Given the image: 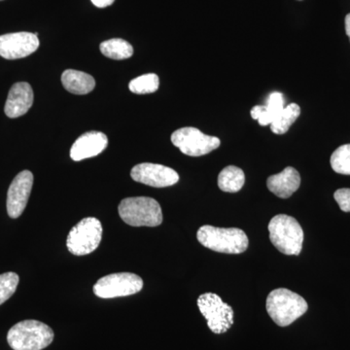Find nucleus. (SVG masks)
Listing matches in <instances>:
<instances>
[{"instance_id":"20","label":"nucleus","mask_w":350,"mask_h":350,"mask_svg":"<svg viewBox=\"0 0 350 350\" xmlns=\"http://www.w3.org/2000/svg\"><path fill=\"white\" fill-rule=\"evenodd\" d=\"M100 49L105 57L117 61L129 59L133 55V46L128 41L121 38L105 41L100 44Z\"/></svg>"},{"instance_id":"7","label":"nucleus","mask_w":350,"mask_h":350,"mask_svg":"<svg viewBox=\"0 0 350 350\" xmlns=\"http://www.w3.org/2000/svg\"><path fill=\"white\" fill-rule=\"evenodd\" d=\"M197 303L200 313L204 315L207 325L214 334L226 333L234 324V310L224 303L218 295H200Z\"/></svg>"},{"instance_id":"2","label":"nucleus","mask_w":350,"mask_h":350,"mask_svg":"<svg viewBox=\"0 0 350 350\" xmlns=\"http://www.w3.org/2000/svg\"><path fill=\"white\" fill-rule=\"evenodd\" d=\"M266 308L275 324L286 327L305 314L308 306L300 295L285 288H278L269 294Z\"/></svg>"},{"instance_id":"16","label":"nucleus","mask_w":350,"mask_h":350,"mask_svg":"<svg viewBox=\"0 0 350 350\" xmlns=\"http://www.w3.org/2000/svg\"><path fill=\"white\" fill-rule=\"evenodd\" d=\"M283 108H284L283 94L275 92L269 94L266 105H257L252 108L250 112L251 117L257 120L262 126L271 125Z\"/></svg>"},{"instance_id":"25","label":"nucleus","mask_w":350,"mask_h":350,"mask_svg":"<svg viewBox=\"0 0 350 350\" xmlns=\"http://www.w3.org/2000/svg\"><path fill=\"white\" fill-rule=\"evenodd\" d=\"M93 2L94 6L98 7V8H105L112 5L114 3L115 0H91Z\"/></svg>"},{"instance_id":"26","label":"nucleus","mask_w":350,"mask_h":350,"mask_svg":"<svg viewBox=\"0 0 350 350\" xmlns=\"http://www.w3.org/2000/svg\"><path fill=\"white\" fill-rule=\"evenodd\" d=\"M345 32H347V36H349L350 41V13L347 14V17H345Z\"/></svg>"},{"instance_id":"6","label":"nucleus","mask_w":350,"mask_h":350,"mask_svg":"<svg viewBox=\"0 0 350 350\" xmlns=\"http://www.w3.org/2000/svg\"><path fill=\"white\" fill-rule=\"evenodd\" d=\"M103 239V226L94 217L82 219L69 232L66 246L69 252L76 256H84L94 252Z\"/></svg>"},{"instance_id":"11","label":"nucleus","mask_w":350,"mask_h":350,"mask_svg":"<svg viewBox=\"0 0 350 350\" xmlns=\"http://www.w3.org/2000/svg\"><path fill=\"white\" fill-rule=\"evenodd\" d=\"M38 47V33L15 32L0 36V57L4 59H23L36 52Z\"/></svg>"},{"instance_id":"15","label":"nucleus","mask_w":350,"mask_h":350,"mask_svg":"<svg viewBox=\"0 0 350 350\" xmlns=\"http://www.w3.org/2000/svg\"><path fill=\"white\" fill-rule=\"evenodd\" d=\"M301 185V175L294 167H287L280 174L271 175L267 180V186L278 198L288 199Z\"/></svg>"},{"instance_id":"4","label":"nucleus","mask_w":350,"mask_h":350,"mask_svg":"<svg viewBox=\"0 0 350 350\" xmlns=\"http://www.w3.org/2000/svg\"><path fill=\"white\" fill-rule=\"evenodd\" d=\"M269 239L273 246L285 255L300 254L304 243V231L296 219L280 214L269 223Z\"/></svg>"},{"instance_id":"8","label":"nucleus","mask_w":350,"mask_h":350,"mask_svg":"<svg viewBox=\"0 0 350 350\" xmlns=\"http://www.w3.org/2000/svg\"><path fill=\"white\" fill-rule=\"evenodd\" d=\"M144 280L131 273H112L101 278L94 286V293L98 298L113 299L131 296L142 291Z\"/></svg>"},{"instance_id":"1","label":"nucleus","mask_w":350,"mask_h":350,"mask_svg":"<svg viewBox=\"0 0 350 350\" xmlns=\"http://www.w3.org/2000/svg\"><path fill=\"white\" fill-rule=\"evenodd\" d=\"M199 243L208 250L226 254H241L248 247L247 236L238 228H216L204 225L197 232Z\"/></svg>"},{"instance_id":"12","label":"nucleus","mask_w":350,"mask_h":350,"mask_svg":"<svg viewBox=\"0 0 350 350\" xmlns=\"http://www.w3.org/2000/svg\"><path fill=\"white\" fill-rule=\"evenodd\" d=\"M33 185V174L23 170L13 179L7 193V213L11 218L20 217L24 213Z\"/></svg>"},{"instance_id":"23","label":"nucleus","mask_w":350,"mask_h":350,"mask_svg":"<svg viewBox=\"0 0 350 350\" xmlns=\"http://www.w3.org/2000/svg\"><path fill=\"white\" fill-rule=\"evenodd\" d=\"M19 280V275L11 271L0 275V306L13 296L17 290Z\"/></svg>"},{"instance_id":"22","label":"nucleus","mask_w":350,"mask_h":350,"mask_svg":"<svg viewBox=\"0 0 350 350\" xmlns=\"http://www.w3.org/2000/svg\"><path fill=\"white\" fill-rule=\"evenodd\" d=\"M331 167L337 174L350 175V144L342 145L331 156Z\"/></svg>"},{"instance_id":"21","label":"nucleus","mask_w":350,"mask_h":350,"mask_svg":"<svg viewBox=\"0 0 350 350\" xmlns=\"http://www.w3.org/2000/svg\"><path fill=\"white\" fill-rule=\"evenodd\" d=\"M159 86H160V79H159L158 75H154V73L138 76L131 80L129 85L131 93L137 94L155 93L159 89Z\"/></svg>"},{"instance_id":"14","label":"nucleus","mask_w":350,"mask_h":350,"mask_svg":"<svg viewBox=\"0 0 350 350\" xmlns=\"http://www.w3.org/2000/svg\"><path fill=\"white\" fill-rule=\"evenodd\" d=\"M33 91L29 83L14 84L9 92L4 112L9 118H18L29 111L33 105Z\"/></svg>"},{"instance_id":"9","label":"nucleus","mask_w":350,"mask_h":350,"mask_svg":"<svg viewBox=\"0 0 350 350\" xmlns=\"http://www.w3.org/2000/svg\"><path fill=\"white\" fill-rule=\"evenodd\" d=\"M172 142L182 153L190 157L206 155L217 149L221 144L218 137L204 135L192 126L175 131L172 135Z\"/></svg>"},{"instance_id":"17","label":"nucleus","mask_w":350,"mask_h":350,"mask_svg":"<svg viewBox=\"0 0 350 350\" xmlns=\"http://www.w3.org/2000/svg\"><path fill=\"white\" fill-rule=\"evenodd\" d=\"M64 89L75 94L91 93L96 87L93 76L75 69H66L62 75Z\"/></svg>"},{"instance_id":"5","label":"nucleus","mask_w":350,"mask_h":350,"mask_svg":"<svg viewBox=\"0 0 350 350\" xmlns=\"http://www.w3.org/2000/svg\"><path fill=\"white\" fill-rule=\"evenodd\" d=\"M118 209L122 220L133 227H157L163 222L162 208L152 198H126Z\"/></svg>"},{"instance_id":"3","label":"nucleus","mask_w":350,"mask_h":350,"mask_svg":"<svg viewBox=\"0 0 350 350\" xmlns=\"http://www.w3.org/2000/svg\"><path fill=\"white\" fill-rule=\"evenodd\" d=\"M54 332L38 320H25L8 332L7 342L13 350H42L54 340Z\"/></svg>"},{"instance_id":"19","label":"nucleus","mask_w":350,"mask_h":350,"mask_svg":"<svg viewBox=\"0 0 350 350\" xmlns=\"http://www.w3.org/2000/svg\"><path fill=\"white\" fill-rule=\"evenodd\" d=\"M301 114V108L297 103H290L286 107L283 108L280 114L275 117L271 124V130L275 135H284L293 125L295 121L299 118Z\"/></svg>"},{"instance_id":"10","label":"nucleus","mask_w":350,"mask_h":350,"mask_svg":"<svg viewBox=\"0 0 350 350\" xmlns=\"http://www.w3.org/2000/svg\"><path fill=\"white\" fill-rule=\"evenodd\" d=\"M131 176L133 180L155 188L169 187L179 181L174 170L158 163H142L133 167Z\"/></svg>"},{"instance_id":"13","label":"nucleus","mask_w":350,"mask_h":350,"mask_svg":"<svg viewBox=\"0 0 350 350\" xmlns=\"http://www.w3.org/2000/svg\"><path fill=\"white\" fill-rule=\"evenodd\" d=\"M108 138L100 131H88L77 138L71 147L70 157L75 162L100 155L107 148Z\"/></svg>"},{"instance_id":"18","label":"nucleus","mask_w":350,"mask_h":350,"mask_svg":"<svg viewBox=\"0 0 350 350\" xmlns=\"http://www.w3.org/2000/svg\"><path fill=\"white\" fill-rule=\"evenodd\" d=\"M245 182L243 170L234 165L226 167L218 176V187L223 192L237 193L241 190Z\"/></svg>"},{"instance_id":"24","label":"nucleus","mask_w":350,"mask_h":350,"mask_svg":"<svg viewBox=\"0 0 350 350\" xmlns=\"http://www.w3.org/2000/svg\"><path fill=\"white\" fill-rule=\"evenodd\" d=\"M334 198L344 213H350V189H338L334 194Z\"/></svg>"}]
</instances>
